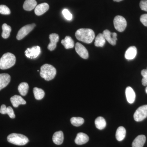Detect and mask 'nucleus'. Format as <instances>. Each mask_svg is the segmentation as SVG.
<instances>
[{
  "mask_svg": "<svg viewBox=\"0 0 147 147\" xmlns=\"http://www.w3.org/2000/svg\"><path fill=\"white\" fill-rule=\"evenodd\" d=\"M89 140L88 136L83 132L78 133L75 139V143L77 145H81L86 144Z\"/></svg>",
  "mask_w": 147,
  "mask_h": 147,
  "instance_id": "14",
  "label": "nucleus"
},
{
  "mask_svg": "<svg viewBox=\"0 0 147 147\" xmlns=\"http://www.w3.org/2000/svg\"><path fill=\"white\" fill-rule=\"evenodd\" d=\"M75 36L79 41L89 44L94 39L95 34L92 29L81 28L76 31Z\"/></svg>",
  "mask_w": 147,
  "mask_h": 147,
  "instance_id": "1",
  "label": "nucleus"
},
{
  "mask_svg": "<svg viewBox=\"0 0 147 147\" xmlns=\"http://www.w3.org/2000/svg\"><path fill=\"white\" fill-rule=\"evenodd\" d=\"M10 101L14 108H17L20 105H25L26 103V100L23 98L17 95L11 98Z\"/></svg>",
  "mask_w": 147,
  "mask_h": 147,
  "instance_id": "15",
  "label": "nucleus"
},
{
  "mask_svg": "<svg viewBox=\"0 0 147 147\" xmlns=\"http://www.w3.org/2000/svg\"><path fill=\"white\" fill-rule=\"evenodd\" d=\"M16 61V57L13 54L5 53L0 59V69H6L10 68L15 65Z\"/></svg>",
  "mask_w": 147,
  "mask_h": 147,
  "instance_id": "2",
  "label": "nucleus"
},
{
  "mask_svg": "<svg viewBox=\"0 0 147 147\" xmlns=\"http://www.w3.org/2000/svg\"><path fill=\"white\" fill-rule=\"evenodd\" d=\"M11 77L7 74H0V90L6 87L10 82Z\"/></svg>",
  "mask_w": 147,
  "mask_h": 147,
  "instance_id": "13",
  "label": "nucleus"
},
{
  "mask_svg": "<svg viewBox=\"0 0 147 147\" xmlns=\"http://www.w3.org/2000/svg\"><path fill=\"white\" fill-rule=\"evenodd\" d=\"M146 90V93L147 94V86L146 88V90Z\"/></svg>",
  "mask_w": 147,
  "mask_h": 147,
  "instance_id": "37",
  "label": "nucleus"
},
{
  "mask_svg": "<svg viewBox=\"0 0 147 147\" xmlns=\"http://www.w3.org/2000/svg\"><path fill=\"white\" fill-rule=\"evenodd\" d=\"M140 20L144 26L147 27V14L142 15L140 17Z\"/></svg>",
  "mask_w": 147,
  "mask_h": 147,
  "instance_id": "34",
  "label": "nucleus"
},
{
  "mask_svg": "<svg viewBox=\"0 0 147 147\" xmlns=\"http://www.w3.org/2000/svg\"><path fill=\"white\" fill-rule=\"evenodd\" d=\"M71 124L74 126L79 127L82 125L84 122V119L82 117H74L70 119Z\"/></svg>",
  "mask_w": 147,
  "mask_h": 147,
  "instance_id": "28",
  "label": "nucleus"
},
{
  "mask_svg": "<svg viewBox=\"0 0 147 147\" xmlns=\"http://www.w3.org/2000/svg\"><path fill=\"white\" fill-rule=\"evenodd\" d=\"M137 54V49L134 46L129 47L125 54V57L127 60L133 59Z\"/></svg>",
  "mask_w": 147,
  "mask_h": 147,
  "instance_id": "17",
  "label": "nucleus"
},
{
  "mask_svg": "<svg viewBox=\"0 0 147 147\" xmlns=\"http://www.w3.org/2000/svg\"><path fill=\"white\" fill-rule=\"evenodd\" d=\"M95 124L96 128L101 129L105 128L106 125V122L105 119L102 117H99L96 119L95 121Z\"/></svg>",
  "mask_w": 147,
  "mask_h": 147,
  "instance_id": "24",
  "label": "nucleus"
},
{
  "mask_svg": "<svg viewBox=\"0 0 147 147\" xmlns=\"http://www.w3.org/2000/svg\"><path fill=\"white\" fill-rule=\"evenodd\" d=\"M64 140L63 133L61 131H57L54 133L53 137V142L56 144H61Z\"/></svg>",
  "mask_w": 147,
  "mask_h": 147,
  "instance_id": "19",
  "label": "nucleus"
},
{
  "mask_svg": "<svg viewBox=\"0 0 147 147\" xmlns=\"http://www.w3.org/2000/svg\"><path fill=\"white\" fill-rule=\"evenodd\" d=\"M3 32L2 36L3 38L6 39L10 36V32L11 31V27L8 26L7 24H4L2 26Z\"/></svg>",
  "mask_w": 147,
  "mask_h": 147,
  "instance_id": "26",
  "label": "nucleus"
},
{
  "mask_svg": "<svg viewBox=\"0 0 147 147\" xmlns=\"http://www.w3.org/2000/svg\"><path fill=\"white\" fill-rule=\"evenodd\" d=\"M102 34L105 37V40L112 45H116L117 40V34L115 32H111L108 30H105L102 32Z\"/></svg>",
  "mask_w": 147,
  "mask_h": 147,
  "instance_id": "9",
  "label": "nucleus"
},
{
  "mask_svg": "<svg viewBox=\"0 0 147 147\" xmlns=\"http://www.w3.org/2000/svg\"><path fill=\"white\" fill-rule=\"evenodd\" d=\"M35 26V24H29L22 27L18 31L17 36H16V38L18 40L23 39L25 36H26L30 32H31Z\"/></svg>",
  "mask_w": 147,
  "mask_h": 147,
  "instance_id": "7",
  "label": "nucleus"
},
{
  "mask_svg": "<svg viewBox=\"0 0 147 147\" xmlns=\"http://www.w3.org/2000/svg\"><path fill=\"white\" fill-rule=\"evenodd\" d=\"M63 15L64 17L66 20L68 21H71L72 19V15L70 11L67 9H65L62 11Z\"/></svg>",
  "mask_w": 147,
  "mask_h": 147,
  "instance_id": "30",
  "label": "nucleus"
},
{
  "mask_svg": "<svg viewBox=\"0 0 147 147\" xmlns=\"http://www.w3.org/2000/svg\"><path fill=\"white\" fill-rule=\"evenodd\" d=\"M57 71L55 67L51 65L45 64L41 67L40 75L46 81L52 80L56 76Z\"/></svg>",
  "mask_w": 147,
  "mask_h": 147,
  "instance_id": "3",
  "label": "nucleus"
},
{
  "mask_svg": "<svg viewBox=\"0 0 147 147\" xmlns=\"http://www.w3.org/2000/svg\"><path fill=\"white\" fill-rule=\"evenodd\" d=\"M126 135L125 129L123 126L119 127L117 129L116 133V138L119 142L122 141L124 139Z\"/></svg>",
  "mask_w": 147,
  "mask_h": 147,
  "instance_id": "20",
  "label": "nucleus"
},
{
  "mask_svg": "<svg viewBox=\"0 0 147 147\" xmlns=\"http://www.w3.org/2000/svg\"><path fill=\"white\" fill-rule=\"evenodd\" d=\"M75 50L76 53L84 59H88L89 57L88 52L84 45L79 42H77L75 45Z\"/></svg>",
  "mask_w": 147,
  "mask_h": 147,
  "instance_id": "10",
  "label": "nucleus"
},
{
  "mask_svg": "<svg viewBox=\"0 0 147 147\" xmlns=\"http://www.w3.org/2000/svg\"><path fill=\"white\" fill-rule=\"evenodd\" d=\"M115 2H119L121 1H123V0H113Z\"/></svg>",
  "mask_w": 147,
  "mask_h": 147,
  "instance_id": "36",
  "label": "nucleus"
},
{
  "mask_svg": "<svg viewBox=\"0 0 147 147\" xmlns=\"http://www.w3.org/2000/svg\"><path fill=\"white\" fill-rule=\"evenodd\" d=\"M61 43L66 49H70L74 47V41L71 37L66 36L64 39L61 40Z\"/></svg>",
  "mask_w": 147,
  "mask_h": 147,
  "instance_id": "22",
  "label": "nucleus"
},
{
  "mask_svg": "<svg viewBox=\"0 0 147 147\" xmlns=\"http://www.w3.org/2000/svg\"><path fill=\"white\" fill-rule=\"evenodd\" d=\"M114 25L115 28L119 32H123L127 26V21L125 18L121 16H117L114 19Z\"/></svg>",
  "mask_w": 147,
  "mask_h": 147,
  "instance_id": "5",
  "label": "nucleus"
},
{
  "mask_svg": "<svg viewBox=\"0 0 147 147\" xmlns=\"http://www.w3.org/2000/svg\"><path fill=\"white\" fill-rule=\"evenodd\" d=\"M11 13L9 9L5 5H0V13L3 15H9Z\"/></svg>",
  "mask_w": 147,
  "mask_h": 147,
  "instance_id": "29",
  "label": "nucleus"
},
{
  "mask_svg": "<svg viewBox=\"0 0 147 147\" xmlns=\"http://www.w3.org/2000/svg\"><path fill=\"white\" fill-rule=\"evenodd\" d=\"M7 107H6L5 105L3 104L1 106L0 108V113L5 115L7 114Z\"/></svg>",
  "mask_w": 147,
  "mask_h": 147,
  "instance_id": "35",
  "label": "nucleus"
},
{
  "mask_svg": "<svg viewBox=\"0 0 147 147\" xmlns=\"http://www.w3.org/2000/svg\"></svg>",
  "mask_w": 147,
  "mask_h": 147,
  "instance_id": "38",
  "label": "nucleus"
},
{
  "mask_svg": "<svg viewBox=\"0 0 147 147\" xmlns=\"http://www.w3.org/2000/svg\"><path fill=\"white\" fill-rule=\"evenodd\" d=\"M7 114L8 115L9 117L11 119H14L15 117V115L13 109L11 107H7Z\"/></svg>",
  "mask_w": 147,
  "mask_h": 147,
  "instance_id": "32",
  "label": "nucleus"
},
{
  "mask_svg": "<svg viewBox=\"0 0 147 147\" xmlns=\"http://www.w3.org/2000/svg\"><path fill=\"white\" fill-rule=\"evenodd\" d=\"M147 117V105H142L136 110L134 115V120L142 121Z\"/></svg>",
  "mask_w": 147,
  "mask_h": 147,
  "instance_id": "6",
  "label": "nucleus"
},
{
  "mask_svg": "<svg viewBox=\"0 0 147 147\" xmlns=\"http://www.w3.org/2000/svg\"><path fill=\"white\" fill-rule=\"evenodd\" d=\"M141 74L143 76L142 80V85L144 86H147V70L144 69L141 71Z\"/></svg>",
  "mask_w": 147,
  "mask_h": 147,
  "instance_id": "31",
  "label": "nucleus"
},
{
  "mask_svg": "<svg viewBox=\"0 0 147 147\" xmlns=\"http://www.w3.org/2000/svg\"><path fill=\"white\" fill-rule=\"evenodd\" d=\"M139 5L142 10L147 11V0H142L140 1Z\"/></svg>",
  "mask_w": 147,
  "mask_h": 147,
  "instance_id": "33",
  "label": "nucleus"
},
{
  "mask_svg": "<svg viewBox=\"0 0 147 147\" xmlns=\"http://www.w3.org/2000/svg\"><path fill=\"white\" fill-rule=\"evenodd\" d=\"M146 141V137L144 135L137 136L132 142V147H143Z\"/></svg>",
  "mask_w": 147,
  "mask_h": 147,
  "instance_id": "18",
  "label": "nucleus"
},
{
  "mask_svg": "<svg viewBox=\"0 0 147 147\" xmlns=\"http://www.w3.org/2000/svg\"><path fill=\"white\" fill-rule=\"evenodd\" d=\"M127 100L129 103L131 104L134 102L136 94L133 89L130 87H127L125 90Z\"/></svg>",
  "mask_w": 147,
  "mask_h": 147,
  "instance_id": "16",
  "label": "nucleus"
},
{
  "mask_svg": "<svg viewBox=\"0 0 147 147\" xmlns=\"http://www.w3.org/2000/svg\"><path fill=\"white\" fill-rule=\"evenodd\" d=\"M7 140L9 143L17 146H24L29 141L28 137L25 135L17 133H12L9 135Z\"/></svg>",
  "mask_w": 147,
  "mask_h": 147,
  "instance_id": "4",
  "label": "nucleus"
},
{
  "mask_svg": "<svg viewBox=\"0 0 147 147\" xmlns=\"http://www.w3.org/2000/svg\"><path fill=\"white\" fill-rule=\"evenodd\" d=\"M34 97L36 100H41L45 96V92L43 90L38 88H34L33 89Z\"/></svg>",
  "mask_w": 147,
  "mask_h": 147,
  "instance_id": "27",
  "label": "nucleus"
},
{
  "mask_svg": "<svg viewBox=\"0 0 147 147\" xmlns=\"http://www.w3.org/2000/svg\"><path fill=\"white\" fill-rule=\"evenodd\" d=\"M28 84L26 82L21 83L18 86V92L22 96H26L28 93Z\"/></svg>",
  "mask_w": 147,
  "mask_h": 147,
  "instance_id": "25",
  "label": "nucleus"
},
{
  "mask_svg": "<svg viewBox=\"0 0 147 147\" xmlns=\"http://www.w3.org/2000/svg\"><path fill=\"white\" fill-rule=\"evenodd\" d=\"M41 50L38 46H34L32 48H28L25 51V55L27 57L31 59H36L40 54Z\"/></svg>",
  "mask_w": 147,
  "mask_h": 147,
  "instance_id": "8",
  "label": "nucleus"
},
{
  "mask_svg": "<svg viewBox=\"0 0 147 147\" xmlns=\"http://www.w3.org/2000/svg\"><path fill=\"white\" fill-rule=\"evenodd\" d=\"M49 5L47 3H42L37 5L35 8V13L37 16L44 14L49 9Z\"/></svg>",
  "mask_w": 147,
  "mask_h": 147,
  "instance_id": "12",
  "label": "nucleus"
},
{
  "mask_svg": "<svg viewBox=\"0 0 147 147\" xmlns=\"http://www.w3.org/2000/svg\"><path fill=\"white\" fill-rule=\"evenodd\" d=\"M37 3L35 0H26L23 5V7L25 10L31 11L35 8Z\"/></svg>",
  "mask_w": 147,
  "mask_h": 147,
  "instance_id": "21",
  "label": "nucleus"
},
{
  "mask_svg": "<svg viewBox=\"0 0 147 147\" xmlns=\"http://www.w3.org/2000/svg\"><path fill=\"white\" fill-rule=\"evenodd\" d=\"M50 43L48 45V50L50 51L55 50L57 47V44L59 40V36L57 34L53 33L49 36Z\"/></svg>",
  "mask_w": 147,
  "mask_h": 147,
  "instance_id": "11",
  "label": "nucleus"
},
{
  "mask_svg": "<svg viewBox=\"0 0 147 147\" xmlns=\"http://www.w3.org/2000/svg\"><path fill=\"white\" fill-rule=\"evenodd\" d=\"M105 41H106V40L102 34H99L95 40L94 45L96 47H103L105 44Z\"/></svg>",
  "mask_w": 147,
  "mask_h": 147,
  "instance_id": "23",
  "label": "nucleus"
}]
</instances>
